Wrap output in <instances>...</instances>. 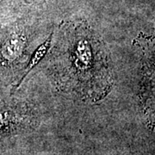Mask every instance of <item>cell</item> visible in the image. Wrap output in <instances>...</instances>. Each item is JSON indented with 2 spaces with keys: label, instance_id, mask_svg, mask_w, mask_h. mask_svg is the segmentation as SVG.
<instances>
[{
  "label": "cell",
  "instance_id": "cell-1",
  "mask_svg": "<svg viewBox=\"0 0 155 155\" xmlns=\"http://www.w3.org/2000/svg\"><path fill=\"white\" fill-rule=\"evenodd\" d=\"M55 58V71L65 87L93 99L111 86V76L99 40L88 28L70 29L62 39Z\"/></svg>",
  "mask_w": 155,
  "mask_h": 155
},
{
  "label": "cell",
  "instance_id": "cell-2",
  "mask_svg": "<svg viewBox=\"0 0 155 155\" xmlns=\"http://www.w3.org/2000/svg\"><path fill=\"white\" fill-rule=\"evenodd\" d=\"M142 83V99L149 120L155 125V54L145 60Z\"/></svg>",
  "mask_w": 155,
  "mask_h": 155
},
{
  "label": "cell",
  "instance_id": "cell-3",
  "mask_svg": "<svg viewBox=\"0 0 155 155\" xmlns=\"http://www.w3.org/2000/svg\"><path fill=\"white\" fill-rule=\"evenodd\" d=\"M31 125L29 116L10 110H0V135L28 128Z\"/></svg>",
  "mask_w": 155,
  "mask_h": 155
},
{
  "label": "cell",
  "instance_id": "cell-4",
  "mask_svg": "<svg viewBox=\"0 0 155 155\" xmlns=\"http://www.w3.org/2000/svg\"><path fill=\"white\" fill-rule=\"evenodd\" d=\"M52 36H53V35H51L45 41L44 43H42V44L38 48H37V50L35 52V54L32 55L31 59H30L29 63L28 64V67H27L26 70H25V74H24V76H25L26 74H28V72H30L34 67L38 64L39 62H40V61L41 60V58L46 54V53L48 52V48H49L50 47V44H51ZM24 76H23V77H24Z\"/></svg>",
  "mask_w": 155,
  "mask_h": 155
}]
</instances>
